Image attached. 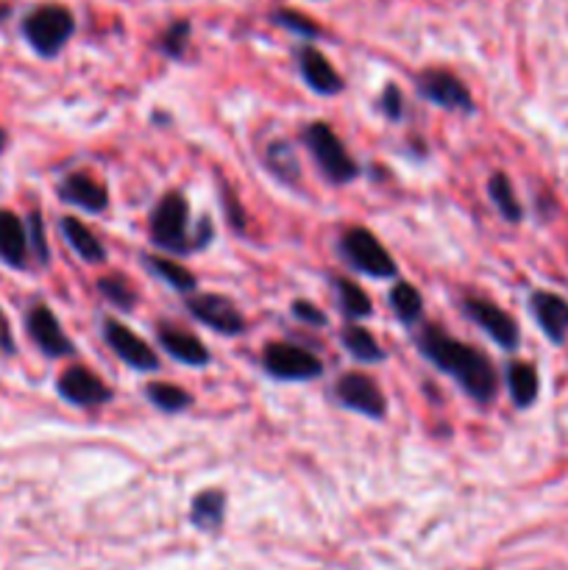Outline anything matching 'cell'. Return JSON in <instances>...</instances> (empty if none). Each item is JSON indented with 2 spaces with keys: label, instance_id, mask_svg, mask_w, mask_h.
Listing matches in <instances>:
<instances>
[{
  "label": "cell",
  "instance_id": "2",
  "mask_svg": "<svg viewBox=\"0 0 568 570\" xmlns=\"http://www.w3.org/2000/svg\"><path fill=\"white\" fill-rule=\"evenodd\" d=\"M72 31H76V20H72L70 9L56 3L39 6L22 20V33H26L28 45L45 59L59 53L67 39L72 37Z\"/></svg>",
  "mask_w": 568,
  "mask_h": 570
},
{
  "label": "cell",
  "instance_id": "36",
  "mask_svg": "<svg viewBox=\"0 0 568 570\" xmlns=\"http://www.w3.org/2000/svg\"><path fill=\"white\" fill-rule=\"evenodd\" d=\"M3 142H6V139H3V128H0V148H3Z\"/></svg>",
  "mask_w": 568,
  "mask_h": 570
},
{
  "label": "cell",
  "instance_id": "27",
  "mask_svg": "<svg viewBox=\"0 0 568 570\" xmlns=\"http://www.w3.org/2000/svg\"><path fill=\"white\" fill-rule=\"evenodd\" d=\"M337 295H340V306H343V312L349 317H368L373 312L371 301H368V295L362 293L356 284L337 282Z\"/></svg>",
  "mask_w": 568,
  "mask_h": 570
},
{
  "label": "cell",
  "instance_id": "30",
  "mask_svg": "<svg viewBox=\"0 0 568 570\" xmlns=\"http://www.w3.org/2000/svg\"><path fill=\"white\" fill-rule=\"evenodd\" d=\"M273 20H276L278 26L290 28V31L301 33V37H317V33H321V28H317L310 17L295 14V11H276V14H273Z\"/></svg>",
  "mask_w": 568,
  "mask_h": 570
},
{
  "label": "cell",
  "instance_id": "34",
  "mask_svg": "<svg viewBox=\"0 0 568 570\" xmlns=\"http://www.w3.org/2000/svg\"><path fill=\"white\" fill-rule=\"evenodd\" d=\"M382 109L388 111V117H401V92L395 87H388L382 95Z\"/></svg>",
  "mask_w": 568,
  "mask_h": 570
},
{
  "label": "cell",
  "instance_id": "21",
  "mask_svg": "<svg viewBox=\"0 0 568 570\" xmlns=\"http://www.w3.org/2000/svg\"><path fill=\"white\" fill-rule=\"evenodd\" d=\"M507 384H510L512 401H516V406H521V410L532 406V401L538 399V373H535L532 365H523V362L510 365V371H507Z\"/></svg>",
  "mask_w": 568,
  "mask_h": 570
},
{
  "label": "cell",
  "instance_id": "10",
  "mask_svg": "<svg viewBox=\"0 0 568 570\" xmlns=\"http://www.w3.org/2000/svg\"><path fill=\"white\" fill-rule=\"evenodd\" d=\"M418 89H421L423 98L443 106V109H457V111L471 109V95H468L466 83L445 70L423 72V76L418 78Z\"/></svg>",
  "mask_w": 568,
  "mask_h": 570
},
{
  "label": "cell",
  "instance_id": "20",
  "mask_svg": "<svg viewBox=\"0 0 568 570\" xmlns=\"http://www.w3.org/2000/svg\"><path fill=\"white\" fill-rule=\"evenodd\" d=\"M223 510H226V495L221 490H204L193 501V523L204 532H215L223 523Z\"/></svg>",
  "mask_w": 568,
  "mask_h": 570
},
{
  "label": "cell",
  "instance_id": "7",
  "mask_svg": "<svg viewBox=\"0 0 568 570\" xmlns=\"http://www.w3.org/2000/svg\"><path fill=\"white\" fill-rule=\"evenodd\" d=\"M337 399L343 406L368 417H382L388 410L379 384L365 373H345L337 382Z\"/></svg>",
  "mask_w": 568,
  "mask_h": 570
},
{
  "label": "cell",
  "instance_id": "28",
  "mask_svg": "<svg viewBox=\"0 0 568 570\" xmlns=\"http://www.w3.org/2000/svg\"><path fill=\"white\" fill-rule=\"evenodd\" d=\"M267 165H271V170L276 173L278 178H287V181H293V178L298 176V161H295V154L290 150V145H271V148H267Z\"/></svg>",
  "mask_w": 568,
  "mask_h": 570
},
{
  "label": "cell",
  "instance_id": "25",
  "mask_svg": "<svg viewBox=\"0 0 568 570\" xmlns=\"http://www.w3.org/2000/svg\"><path fill=\"white\" fill-rule=\"evenodd\" d=\"M145 393H148L150 404L159 406V410H165V412H182L193 404V399H189L187 390L176 387V384L154 382V384H148V390H145Z\"/></svg>",
  "mask_w": 568,
  "mask_h": 570
},
{
  "label": "cell",
  "instance_id": "14",
  "mask_svg": "<svg viewBox=\"0 0 568 570\" xmlns=\"http://www.w3.org/2000/svg\"><path fill=\"white\" fill-rule=\"evenodd\" d=\"M298 65H301V76H304V81L310 83L315 92L337 95L340 89H343V78H340V72L329 65V59L321 53V50L310 48V45L301 48Z\"/></svg>",
  "mask_w": 568,
  "mask_h": 570
},
{
  "label": "cell",
  "instance_id": "17",
  "mask_svg": "<svg viewBox=\"0 0 568 570\" xmlns=\"http://www.w3.org/2000/svg\"><path fill=\"white\" fill-rule=\"evenodd\" d=\"M159 343L161 348L167 351V354L173 356V360L184 362V365H206L209 362V351H206V345L200 343L198 337H193V334L182 332V328H161L159 332Z\"/></svg>",
  "mask_w": 568,
  "mask_h": 570
},
{
  "label": "cell",
  "instance_id": "19",
  "mask_svg": "<svg viewBox=\"0 0 568 570\" xmlns=\"http://www.w3.org/2000/svg\"><path fill=\"white\" fill-rule=\"evenodd\" d=\"M61 232H65L70 248L76 250L84 262H89V265H100V262L106 259L104 245L98 243V237H95L81 220H76V217H61Z\"/></svg>",
  "mask_w": 568,
  "mask_h": 570
},
{
  "label": "cell",
  "instance_id": "29",
  "mask_svg": "<svg viewBox=\"0 0 568 570\" xmlns=\"http://www.w3.org/2000/svg\"><path fill=\"white\" fill-rule=\"evenodd\" d=\"M100 293L106 295V301H111L115 306H120V309H131L134 301H137V295H134V289L128 287L123 278H100Z\"/></svg>",
  "mask_w": 568,
  "mask_h": 570
},
{
  "label": "cell",
  "instance_id": "13",
  "mask_svg": "<svg viewBox=\"0 0 568 570\" xmlns=\"http://www.w3.org/2000/svg\"><path fill=\"white\" fill-rule=\"evenodd\" d=\"M28 332H31L33 343L39 345V351L48 356H70L72 343L61 332L59 321H56L53 312L48 306H33L31 315H28Z\"/></svg>",
  "mask_w": 568,
  "mask_h": 570
},
{
  "label": "cell",
  "instance_id": "9",
  "mask_svg": "<svg viewBox=\"0 0 568 570\" xmlns=\"http://www.w3.org/2000/svg\"><path fill=\"white\" fill-rule=\"evenodd\" d=\"M187 306L189 312H193V317H198L204 326L215 328V332L228 334V337L245 332V321L243 315H239V309L232 301L221 298V295H198V298L189 301Z\"/></svg>",
  "mask_w": 568,
  "mask_h": 570
},
{
  "label": "cell",
  "instance_id": "12",
  "mask_svg": "<svg viewBox=\"0 0 568 570\" xmlns=\"http://www.w3.org/2000/svg\"><path fill=\"white\" fill-rule=\"evenodd\" d=\"M61 399L70 401L76 406H98L109 401V390L106 384L95 376L87 367H70L65 376L59 379Z\"/></svg>",
  "mask_w": 568,
  "mask_h": 570
},
{
  "label": "cell",
  "instance_id": "18",
  "mask_svg": "<svg viewBox=\"0 0 568 570\" xmlns=\"http://www.w3.org/2000/svg\"><path fill=\"white\" fill-rule=\"evenodd\" d=\"M0 256L9 262L11 267L26 265L28 256V237L22 223L11 212H0Z\"/></svg>",
  "mask_w": 568,
  "mask_h": 570
},
{
  "label": "cell",
  "instance_id": "3",
  "mask_svg": "<svg viewBox=\"0 0 568 570\" xmlns=\"http://www.w3.org/2000/svg\"><path fill=\"white\" fill-rule=\"evenodd\" d=\"M187 220H189V206L182 193H167L159 200L150 217V237L159 248L173 250V254H187L193 250L187 237Z\"/></svg>",
  "mask_w": 568,
  "mask_h": 570
},
{
  "label": "cell",
  "instance_id": "32",
  "mask_svg": "<svg viewBox=\"0 0 568 570\" xmlns=\"http://www.w3.org/2000/svg\"><path fill=\"white\" fill-rule=\"evenodd\" d=\"M293 315L298 317V321L310 323V326H323V323H326V315H323L315 304H310V301H295Z\"/></svg>",
  "mask_w": 568,
  "mask_h": 570
},
{
  "label": "cell",
  "instance_id": "31",
  "mask_svg": "<svg viewBox=\"0 0 568 570\" xmlns=\"http://www.w3.org/2000/svg\"><path fill=\"white\" fill-rule=\"evenodd\" d=\"M189 39V22H176V26L167 28L165 39H161V50L167 56H182L184 48H187Z\"/></svg>",
  "mask_w": 568,
  "mask_h": 570
},
{
  "label": "cell",
  "instance_id": "8",
  "mask_svg": "<svg viewBox=\"0 0 568 570\" xmlns=\"http://www.w3.org/2000/svg\"><path fill=\"white\" fill-rule=\"evenodd\" d=\"M104 337L106 343L111 345V351H115L126 365H131L134 371H156V367H159V360H156L154 348H150L143 337H137L131 328L123 326V323L106 321Z\"/></svg>",
  "mask_w": 568,
  "mask_h": 570
},
{
  "label": "cell",
  "instance_id": "1",
  "mask_svg": "<svg viewBox=\"0 0 568 570\" xmlns=\"http://www.w3.org/2000/svg\"><path fill=\"white\" fill-rule=\"evenodd\" d=\"M418 345H421L423 356H427L432 365H438L440 371L451 373V376L468 390L471 399L482 401V404L493 401L499 382H496V371L493 365H490L488 356L479 354L471 345L457 343V340L449 337L443 328L434 326H429L427 332L421 334Z\"/></svg>",
  "mask_w": 568,
  "mask_h": 570
},
{
  "label": "cell",
  "instance_id": "5",
  "mask_svg": "<svg viewBox=\"0 0 568 570\" xmlns=\"http://www.w3.org/2000/svg\"><path fill=\"white\" fill-rule=\"evenodd\" d=\"M343 256L356 267V271L368 273L373 278H393L395 276V262L384 250V245L373 237L368 228H349L343 234Z\"/></svg>",
  "mask_w": 568,
  "mask_h": 570
},
{
  "label": "cell",
  "instance_id": "11",
  "mask_svg": "<svg viewBox=\"0 0 568 570\" xmlns=\"http://www.w3.org/2000/svg\"><path fill=\"white\" fill-rule=\"evenodd\" d=\"M466 315L471 317L477 326H482L501 348H516L518 345V326L507 312H501L499 306L490 304L482 298H468L466 301Z\"/></svg>",
  "mask_w": 568,
  "mask_h": 570
},
{
  "label": "cell",
  "instance_id": "33",
  "mask_svg": "<svg viewBox=\"0 0 568 570\" xmlns=\"http://www.w3.org/2000/svg\"><path fill=\"white\" fill-rule=\"evenodd\" d=\"M31 248L37 250L39 262H48V245H45V232H42V217L33 215L31 217V237H28Z\"/></svg>",
  "mask_w": 568,
  "mask_h": 570
},
{
  "label": "cell",
  "instance_id": "24",
  "mask_svg": "<svg viewBox=\"0 0 568 570\" xmlns=\"http://www.w3.org/2000/svg\"><path fill=\"white\" fill-rule=\"evenodd\" d=\"M343 345L349 348V354H354L356 360L362 362H382L384 360V351L365 328L360 326H349L343 328Z\"/></svg>",
  "mask_w": 568,
  "mask_h": 570
},
{
  "label": "cell",
  "instance_id": "6",
  "mask_svg": "<svg viewBox=\"0 0 568 570\" xmlns=\"http://www.w3.org/2000/svg\"><path fill=\"white\" fill-rule=\"evenodd\" d=\"M265 367L271 376L284 379V382H306V379L321 376L323 365L298 345L271 343L265 348Z\"/></svg>",
  "mask_w": 568,
  "mask_h": 570
},
{
  "label": "cell",
  "instance_id": "22",
  "mask_svg": "<svg viewBox=\"0 0 568 570\" xmlns=\"http://www.w3.org/2000/svg\"><path fill=\"white\" fill-rule=\"evenodd\" d=\"M488 193L490 198H493L496 209L501 212V217L510 223H518L521 220V204H518L516 193H512V184L510 178L505 176V173H496L493 178L488 181Z\"/></svg>",
  "mask_w": 568,
  "mask_h": 570
},
{
  "label": "cell",
  "instance_id": "26",
  "mask_svg": "<svg viewBox=\"0 0 568 570\" xmlns=\"http://www.w3.org/2000/svg\"><path fill=\"white\" fill-rule=\"evenodd\" d=\"M148 271H154L161 282L170 284L173 289H182V293H189V289L198 287L193 273L182 265H173L170 259H156L154 256V259H148Z\"/></svg>",
  "mask_w": 568,
  "mask_h": 570
},
{
  "label": "cell",
  "instance_id": "16",
  "mask_svg": "<svg viewBox=\"0 0 568 570\" xmlns=\"http://www.w3.org/2000/svg\"><path fill=\"white\" fill-rule=\"evenodd\" d=\"M532 312L538 317L540 328L551 343H562L568 334V304L560 295L551 293H535L532 295Z\"/></svg>",
  "mask_w": 568,
  "mask_h": 570
},
{
  "label": "cell",
  "instance_id": "4",
  "mask_svg": "<svg viewBox=\"0 0 568 570\" xmlns=\"http://www.w3.org/2000/svg\"><path fill=\"white\" fill-rule=\"evenodd\" d=\"M304 142L310 145L312 156H315V161L321 165L323 176H326L329 181L345 184L356 176V165L351 161V156L345 154V148H343V142L337 139V134H334L329 126L315 122V126L306 128Z\"/></svg>",
  "mask_w": 568,
  "mask_h": 570
},
{
  "label": "cell",
  "instance_id": "15",
  "mask_svg": "<svg viewBox=\"0 0 568 570\" xmlns=\"http://www.w3.org/2000/svg\"><path fill=\"white\" fill-rule=\"evenodd\" d=\"M61 200L72 206H81L84 212H104L109 204V195H106L104 184L95 181L89 173H72L65 178V184L59 187Z\"/></svg>",
  "mask_w": 568,
  "mask_h": 570
},
{
  "label": "cell",
  "instance_id": "23",
  "mask_svg": "<svg viewBox=\"0 0 568 570\" xmlns=\"http://www.w3.org/2000/svg\"><path fill=\"white\" fill-rule=\"evenodd\" d=\"M390 306H393L395 317H399L401 323H415L418 317H421V309H423V301H421V293H418L412 284L407 282H399L393 287V293H390Z\"/></svg>",
  "mask_w": 568,
  "mask_h": 570
},
{
  "label": "cell",
  "instance_id": "35",
  "mask_svg": "<svg viewBox=\"0 0 568 570\" xmlns=\"http://www.w3.org/2000/svg\"><path fill=\"white\" fill-rule=\"evenodd\" d=\"M0 351H6V354H11V351H14V340H11V328H9V321H6L3 312H0Z\"/></svg>",
  "mask_w": 568,
  "mask_h": 570
}]
</instances>
